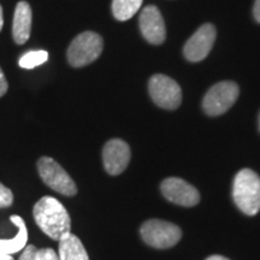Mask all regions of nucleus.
I'll list each match as a JSON object with an SVG mask.
<instances>
[{"label": "nucleus", "instance_id": "obj_10", "mask_svg": "<svg viewBox=\"0 0 260 260\" xmlns=\"http://www.w3.org/2000/svg\"><path fill=\"white\" fill-rule=\"evenodd\" d=\"M104 168L107 174L117 176L122 174L130 161V148L121 139H112L107 141L103 149Z\"/></svg>", "mask_w": 260, "mask_h": 260}, {"label": "nucleus", "instance_id": "obj_8", "mask_svg": "<svg viewBox=\"0 0 260 260\" xmlns=\"http://www.w3.org/2000/svg\"><path fill=\"white\" fill-rule=\"evenodd\" d=\"M161 193L171 203L191 207L199 204L200 194L195 187L178 177H170L161 182Z\"/></svg>", "mask_w": 260, "mask_h": 260}, {"label": "nucleus", "instance_id": "obj_6", "mask_svg": "<svg viewBox=\"0 0 260 260\" xmlns=\"http://www.w3.org/2000/svg\"><path fill=\"white\" fill-rule=\"evenodd\" d=\"M239 93V86L232 81H223L214 84L204 96V111L209 116L223 115L235 104Z\"/></svg>", "mask_w": 260, "mask_h": 260}, {"label": "nucleus", "instance_id": "obj_25", "mask_svg": "<svg viewBox=\"0 0 260 260\" xmlns=\"http://www.w3.org/2000/svg\"><path fill=\"white\" fill-rule=\"evenodd\" d=\"M259 129H260V116H259Z\"/></svg>", "mask_w": 260, "mask_h": 260}, {"label": "nucleus", "instance_id": "obj_19", "mask_svg": "<svg viewBox=\"0 0 260 260\" xmlns=\"http://www.w3.org/2000/svg\"><path fill=\"white\" fill-rule=\"evenodd\" d=\"M37 251L38 248L35 246H25L18 260H37Z\"/></svg>", "mask_w": 260, "mask_h": 260}, {"label": "nucleus", "instance_id": "obj_22", "mask_svg": "<svg viewBox=\"0 0 260 260\" xmlns=\"http://www.w3.org/2000/svg\"><path fill=\"white\" fill-rule=\"evenodd\" d=\"M0 260H15V259L12 258V255L6 254L3 249H0Z\"/></svg>", "mask_w": 260, "mask_h": 260}, {"label": "nucleus", "instance_id": "obj_15", "mask_svg": "<svg viewBox=\"0 0 260 260\" xmlns=\"http://www.w3.org/2000/svg\"><path fill=\"white\" fill-rule=\"evenodd\" d=\"M144 0H112V14L118 21H128L141 8Z\"/></svg>", "mask_w": 260, "mask_h": 260}, {"label": "nucleus", "instance_id": "obj_21", "mask_svg": "<svg viewBox=\"0 0 260 260\" xmlns=\"http://www.w3.org/2000/svg\"><path fill=\"white\" fill-rule=\"evenodd\" d=\"M253 15H254L255 21L260 23V0H255L254 8H253Z\"/></svg>", "mask_w": 260, "mask_h": 260}, {"label": "nucleus", "instance_id": "obj_18", "mask_svg": "<svg viewBox=\"0 0 260 260\" xmlns=\"http://www.w3.org/2000/svg\"><path fill=\"white\" fill-rule=\"evenodd\" d=\"M37 260H60L58 253L52 248H41L37 251Z\"/></svg>", "mask_w": 260, "mask_h": 260}, {"label": "nucleus", "instance_id": "obj_3", "mask_svg": "<svg viewBox=\"0 0 260 260\" xmlns=\"http://www.w3.org/2000/svg\"><path fill=\"white\" fill-rule=\"evenodd\" d=\"M104 41L99 34L94 31L81 32L74 39L68 48V61L71 67H86L100 57Z\"/></svg>", "mask_w": 260, "mask_h": 260}, {"label": "nucleus", "instance_id": "obj_12", "mask_svg": "<svg viewBox=\"0 0 260 260\" xmlns=\"http://www.w3.org/2000/svg\"><path fill=\"white\" fill-rule=\"evenodd\" d=\"M31 9L27 2H19L16 5L14 23H12V37L16 44L23 45L28 41L31 31Z\"/></svg>", "mask_w": 260, "mask_h": 260}, {"label": "nucleus", "instance_id": "obj_20", "mask_svg": "<svg viewBox=\"0 0 260 260\" xmlns=\"http://www.w3.org/2000/svg\"><path fill=\"white\" fill-rule=\"evenodd\" d=\"M8 88H9L8 81L5 79V75L3 73V70L0 69V98L5 95V93L8 92Z\"/></svg>", "mask_w": 260, "mask_h": 260}, {"label": "nucleus", "instance_id": "obj_24", "mask_svg": "<svg viewBox=\"0 0 260 260\" xmlns=\"http://www.w3.org/2000/svg\"><path fill=\"white\" fill-rule=\"evenodd\" d=\"M3 25H4V18H3V8L0 6V31H2Z\"/></svg>", "mask_w": 260, "mask_h": 260}, {"label": "nucleus", "instance_id": "obj_9", "mask_svg": "<svg viewBox=\"0 0 260 260\" xmlns=\"http://www.w3.org/2000/svg\"><path fill=\"white\" fill-rule=\"evenodd\" d=\"M214 40H216V28L210 23L201 25L184 45V57L189 61L205 59L212 50Z\"/></svg>", "mask_w": 260, "mask_h": 260}, {"label": "nucleus", "instance_id": "obj_23", "mask_svg": "<svg viewBox=\"0 0 260 260\" xmlns=\"http://www.w3.org/2000/svg\"><path fill=\"white\" fill-rule=\"evenodd\" d=\"M206 260H230V259H228V258H225V256H223V255H211Z\"/></svg>", "mask_w": 260, "mask_h": 260}, {"label": "nucleus", "instance_id": "obj_1", "mask_svg": "<svg viewBox=\"0 0 260 260\" xmlns=\"http://www.w3.org/2000/svg\"><path fill=\"white\" fill-rule=\"evenodd\" d=\"M35 223L52 240H59L70 233L71 220L65 207L53 197H44L32 210Z\"/></svg>", "mask_w": 260, "mask_h": 260}, {"label": "nucleus", "instance_id": "obj_4", "mask_svg": "<svg viewBox=\"0 0 260 260\" xmlns=\"http://www.w3.org/2000/svg\"><path fill=\"white\" fill-rule=\"evenodd\" d=\"M142 240L151 247L158 249L170 248L177 245L182 232L176 224L160 219H149L140 229Z\"/></svg>", "mask_w": 260, "mask_h": 260}, {"label": "nucleus", "instance_id": "obj_17", "mask_svg": "<svg viewBox=\"0 0 260 260\" xmlns=\"http://www.w3.org/2000/svg\"><path fill=\"white\" fill-rule=\"evenodd\" d=\"M12 203H14V194H12V191L8 187H5L4 184L0 183V209L11 206Z\"/></svg>", "mask_w": 260, "mask_h": 260}, {"label": "nucleus", "instance_id": "obj_16", "mask_svg": "<svg viewBox=\"0 0 260 260\" xmlns=\"http://www.w3.org/2000/svg\"><path fill=\"white\" fill-rule=\"evenodd\" d=\"M48 59V53L46 51H30L24 53L23 56L19 58L18 64L23 69H34L35 67L44 64Z\"/></svg>", "mask_w": 260, "mask_h": 260}, {"label": "nucleus", "instance_id": "obj_2", "mask_svg": "<svg viewBox=\"0 0 260 260\" xmlns=\"http://www.w3.org/2000/svg\"><path fill=\"white\" fill-rule=\"evenodd\" d=\"M233 199L247 216H255L260 211V177L251 169L237 172L233 183Z\"/></svg>", "mask_w": 260, "mask_h": 260}, {"label": "nucleus", "instance_id": "obj_7", "mask_svg": "<svg viewBox=\"0 0 260 260\" xmlns=\"http://www.w3.org/2000/svg\"><path fill=\"white\" fill-rule=\"evenodd\" d=\"M148 89L152 100L161 109L176 110L181 105V87L171 77L161 74L153 75L148 82Z\"/></svg>", "mask_w": 260, "mask_h": 260}, {"label": "nucleus", "instance_id": "obj_14", "mask_svg": "<svg viewBox=\"0 0 260 260\" xmlns=\"http://www.w3.org/2000/svg\"><path fill=\"white\" fill-rule=\"evenodd\" d=\"M10 220L18 228V232L12 240H0V249H3L6 254H14L19 251H23L28 241V230L22 217L14 214L10 217Z\"/></svg>", "mask_w": 260, "mask_h": 260}, {"label": "nucleus", "instance_id": "obj_13", "mask_svg": "<svg viewBox=\"0 0 260 260\" xmlns=\"http://www.w3.org/2000/svg\"><path fill=\"white\" fill-rule=\"evenodd\" d=\"M60 260H89L86 248L81 240L74 234H67L59 240V251H58Z\"/></svg>", "mask_w": 260, "mask_h": 260}, {"label": "nucleus", "instance_id": "obj_5", "mask_svg": "<svg viewBox=\"0 0 260 260\" xmlns=\"http://www.w3.org/2000/svg\"><path fill=\"white\" fill-rule=\"evenodd\" d=\"M38 171L44 183L57 193L65 197H74L77 193L73 178L54 159L41 157L38 161Z\"/></svg>", "mask_w": 260, "mask_h": 260}, {"label": "nucleus", "instance_id": "obj_11", "mask_svg": "<svg viewBox=\"0 0 260 260\" xmlns=\"http://www.w3.org/2000/svg\"><path fill=\"white\" fill-rule=\"evenodd\" d=\"M140 30L142 37L152 45H160L167 37V29L162 16L158 8L146 6L140 15Z\"/></svg>", "mask_w": 260, "mask_h": 260}]
</instances>
